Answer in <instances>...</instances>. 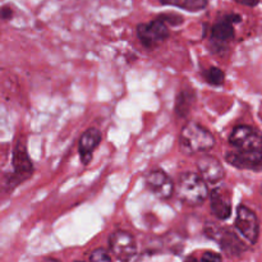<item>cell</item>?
I'll use <instances>...</instances> for the list:
<instances>
[{
	"mask_svg": "<svg viewBox=\"0 0 262 262\" xmlns=\"http://www.w3.org/2000/svg\"><path fill=\"white\" fill-rule=\"evenodd\" d=\"M159 18H160L161 20H164L165 23L166 22L171 23L173 26L183 23V18H182L181 15H177V14H161V15H159Z\"/></svg>",
	"mask_w": 262,
	"mask_h": 262,
	"instance_id": "19",
	"label": "cell"
},
{
	"mask_svg": "<svg viewBox=\"0 0 262 262\" xmlns=\"http://www.w3.org/2000/svg\"><path fill=\"white\" fill-rule=\"evenodd\" d=\"M211 212L216 219L225 222L232 216V197L230 192L225 188H215L210 194Z\"/></svg>",
	"mask_w": 262,
	"mask_h": 262,
	"instance_id": "11",
	"label": "cell"
},
{
	"mask_svg": "<svg viewBox=\"0 0 262 262\" xmlns=\"http://www.w3.org/2000/svg\"><path fill=\"white\" fill-rule=\"evenodd\" d=\"M161 4L174 5L188 12H200L209 5V0H160Z\"/></svg>",
	"mask_w": 262,
	"mask_h": 262,
	"instance_id": "15",
	"label": "cell"
},
{
	"mask_svg": "<svg viewBox=\"0 0 262 262\" xmlns=\"http://www.w3.org/2000/svg\"><path fill=\"white\" fill-rule=\"evenodd\" d=\"M13 169H14V174L12 177L13 187L19 182L27 179L33 171L31 159L26 151V146L22 142L17 143L14 152H13Z\"/></svg>",
	"mask_w": 262,
	"mask_h": 262,
	"instance_id": "10",
	"label": "cell"
},
{
	"mask_svg": "<svg viewBox=\"0 0 262 262\" xmlns=\"http://www.w3.org/2000/svg\"><path fill=\"white\" fill-rule=\"evenodd\" d=\"M194 101V95L191 91H182L177 96L176 113L178 117H187L191 112V107Z\"/></svg>",
	"mask_w": 262,
	"mask_h": 262,
	"instance_id": "16",
	"label": "cell"
},
{
	"mask_svg": "<svg viewBox=\"0 0 262 262\" xmlns=\"http://www.w3.org/2000/svg\"><path fill=\"white\" fill-rule=\"evenodd\" d=\"M225 161L239 170L262 171V150L257 151H230L225 155Z\"/></svg>",
	"mask_w": 262,
	"mask_h": 262,
	"instance_id": "7",
	"label": "cell"
},
{
	"mask_svg": "<svg viewBox=\"0 0 262 262\" xmlns=\"http://www.w3.org/2000/svg\"><path fill=\"white\" fill-rule=\"evenodd\" d=\"M234 2L238 3V4H241V5H245V7L255 8L260 4L261 0H234Z\"/></svg>",
	"mask_w": 262,
	"mask_h": 262,
	"instance_id": "22",
	"label": "cell"
},
{
	"mask_svg": "<svg viewBox=\"0 0 262 262\" xmlns=\"http://www.w3.org/2000/svg\"><path fill=\"white\" fill-rule=\"evenodd\" d=\"M235 36L234 23L224 15L222 20L215 23L211 28V38L219 43H227L232 41Z\"/></svg>",
	"mask_w": 262,
	"mask_h": 262,
	"instance_id": "14",
	"label": "cell"
},
{
	"mask_svg": "<svg viewBox=\"0 0 262 262\" xmlns=\"http://www.w3.org/2000/svg\"><path fill=\"white\" fill-rule=\"evenodd\" d=\"M202 260L205 261H222L223 256L220 253H214V252H205L202 255Z\"/></svg>",
	"mask_w": 262,
	"mask_h": 262,
	"instance_id": "20",
	"label": "cell"
},
{
	"mask_svg": "<svg viewBox=\"0 0 262 262\" xmlns=\"http://www.w3.org/2000/svg\"><path fill=\"white\" fill-rule=\"evenodd\" d=\"M109 248L118 260H132L137 255V242L130 233L117 230L109 237Z\"/></svg>",
	"mask_w": 262,
	"mask_h": 262,
	"instance_id": "6",
	"label": "cell"
},
{
	"mask_svg": "<svg viewBox=\"0 0 262 262\" xmlns=\"http://www.w3.org/2000/svg\"><path fill=\"white\" fill-rule=\"evenodd\" d=\"M90 260L91 261H96V262H101V261H110L112 260V256L104 250H95L94 252L90 255Z\"/></svg>",
	"mask_w": 262,
	"mask_h": 262,
	"instance_id": "18",
	"label": "cell"
},
{
	"mask_svg": "<svg viewBox=\"0 0 262 262\" xmlns=\"http://www.w3.org/2000/svg\"><path fill=\"white\" fill-rule=\"evenodd\" d=\"M137 35L145 48H155L169 37V28L160 18L148 23H141L137 27Z\"/></svg>",
	"mask_w": 262,
	"mask_h": 262,
	"instance_id": "5",
	"label": "cell"
},
{
	"mask_svg": "<svg viewBox=\"0 0 262 262\" xmlns=\"http://www.w3.org/2000/svg\"><path fill=\"white\" fill-rule=\"evenodd\" d=\"M0 17L3 19H10L13 17V9L9 7V5H5L0 9Z\"/></svg>",
	"mask_w": 262,
	"mask_h": 262,
	"instance_id": "21",
	"label": "cell"
},
{
	"mask_svg": "<svg viewBox=\"0 0 262 262\" xmlns=\"http://www.w3.org/2000/svg\"><path fill=\"white\" fill-rule=\"evenodd\" d=\"M260 117H261V119H262V104H261V109H260Z\"/></svg>",
	"mask_w": 262,
	"mask_h": 262,
	"instance_id": "23",
	"label": "cell"
},
{
	"mask_svg": "<svg viewBox=\"0 0 262 262\" xmlns=\"http://www.w3.org/2000/svg\"><path fill=\"white\" fill-rule=\"evenodd\" d=\"M177 194L183 204L188 206H199L206 201L209 196V188L207 183L200 174L188 171L179 176Z\"/></svg>",
	"mask_w": 262,
	"mask_h": 262,
	"instance_id": "2",
	"label": "cell"
},
{
	"mask_svg": "<svg viewBox=\"0 0 262 262\" xmlns=\"http://www.w3.org/2000/svg\"><path fill=\"white\" fill-rule=\"evenodd\" d=\"M234 227L251 246H255L258 242V238H260V220H258L257 215L252 209H250V207L243 204L238 205Z\"/></svg>",
	"mask_w": 262,
	"mask_h": 262,
	"instance_id": "3",
	"label": "cell"
},
{
	"mask_svg": "<svg viewBox=\"0 0 262 262\" xmlns=\"http://www.w3.org/2000/svg\"><path fill=\"white\" fill-rule=\"evenodd\" d=\"M216 145L214 135L197 123H188L184 125L179 137V146L182 152L187 155L206 152Z\"/></svg>",
	"mask_w": 262,
	"mask_h": 262,
	"instance_id": "1",
	"label": "cell"
},
{
	"mask_svg": "<svg viewBox=\"0 0 262 262\" xmlns=\"http://www.w3.org/2000/svg\"><path fill=\"white\" fill-rule=\"evenodd\" d=\"M146 186L148 191L159 200H169L174 193V182L161 169L150 171L146 177Z\"/></svg>",
	"mask_w": 262,
	"mask_h": 262,
	"instance_id": "8",
	"label": "cell"
},
{
	"mask_svg": "<svg viewBox=\"0 0 262 262\" xmlns=\"http://www.w3.org/2000/svg\"><path fill=\"white\" fill-rule=\"evenodd\" d=\"M100 142H101V133L96 128H89L82 133L78 142V150L82 163L89 164L91 161L92 154L100 145Z\"/></svg>",
	"mask_w": 262,
	"mask_h": 262,
	"instance_id": "13",
	"label": "cell"
},
{
	"mask_svg": "<svg viewBox=\"0 0 262 262\" xmlns=\"http://www.w3.org/2000/svg\"><path fill=\"white\" fill-rule=\"evenodd\" d=\"M229 143L241 151L262 150V132L248 124H239L233 128Z\"/></svg>",
	"mask_w": 262,
	"mask_h": 262,
	"instance_id": "4",
	"label": "cell"
},
{
	"mask_svg": "<svg viewBox=\"0 0 262 262\" xmlns=\"http://www.w3.org/2000/svg\"><path fill=\"white\" fill-rule=\"evenodd\" d=\"M217 241H219L220 248L228 257H241L248 250V246L238 237L237 233L232 232L230 229L220 230Z\"/></svg>",
	"mask_w": 262,
	"mask_h": 262,
	"instance_id": "12",
	"label": "cell"
},
{
	"mask_svg": "<svg viewBox=\"0 0 262 262\" xmlns=\"http://www.w3.org/2000/svg\"><path fill=\"white\" fill-rule=\"evenodd\" d=\"M199 174L207 184H217L225 178V169L215 156L205 155L197 161Z\"/></svg>",
	"mask_w": 262,
	"mask_h": 262,
	"instance_id": "9",
	"label": "cell"
},
{
	"mask_svg": "<svg viewBox=\"0 0 262 262\" xmlns=\"http://www.w3.org/2000/svg\"><path fill=\"white\" fill-rule=\"evenodd\" d=\"M205 79L207 81V83H210L211 86H223L225 82V72L223 69L217 68V67H211V68L207 69L204 73Z\"/></svg>",
	"mask_w": 262,
	"mask_h": 262,
	"instance_id": "17",
	"label": "cell"
}]
</instances>
